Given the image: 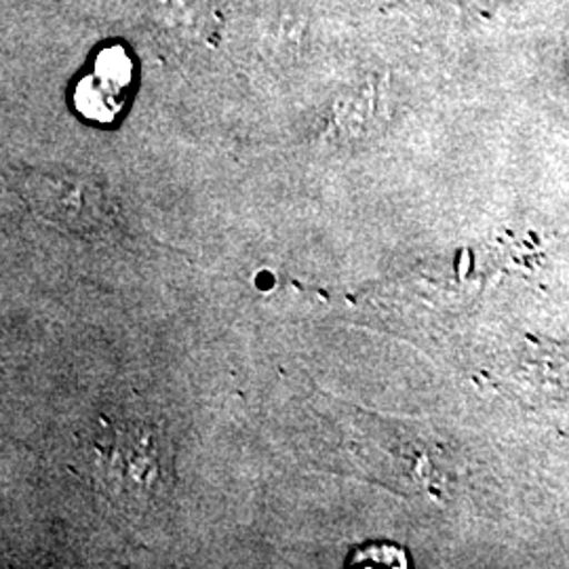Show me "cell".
Masks as SVG:
<instances>
[{"label": "cell", "instance_id": "obj_1", "mask_svg": "<svg viewBox=\"0 0 569 569\" xmlns=\"http://www.w3.org/2000/svg\"><path fill=\"white\" fill-rule=\"evenodd\" d=\"M93 486L114 507L143 510L157 505L173 483V451L163 428L146 416L102 420L91 437Z\"/></svg>", "mask_w": 569, "mask_h": 569}, {"label": "cell", "instance_id": "obj_2", "mask_svg": "<svg viewBox=\"0 0 569 569\" xmlns=\"http://www.w3.org/2000/svg\"><path fill=\"white\" fill-rule=\"evenodd\" d=\"M23 199H28L41 220L74 234L93 232L110 216L102 192L79 180L39 176L28 183Z\"/></svg>", "mask_w": 569, "mask_h": 569}, {"label": "cell", "instance_id": "obj_3", "mask_svg": "<svg viewBox=\"0 0 569 569\" xmlns=\"http://www.w3.org/2000/svg\"><path fill=\"white\" fill-rule=\"evenodd\" d=\"M129 81L131 70L127 56L121 51H106L96 61V72L79 87V110L91 121H112L124 103Z\"/></svg>", "mask_w": 569, "mask_h": 569}, {"label": "cell", "instance_id": "obj_4", "mask_svg": "<svg viewBox=\"0 0 569 569\" xmlns=\"http://www.w3.org/2000/svg\"><path fill=\"white\" fill-rule=\"evenodd\" d=\"M406 552L397 547L390 545H382V547H369V549H361L355 557H352V566H388V568H406L407 563Z\"/></svg>", "mask_w": 569, "mask_h": 569}]
</instances>
